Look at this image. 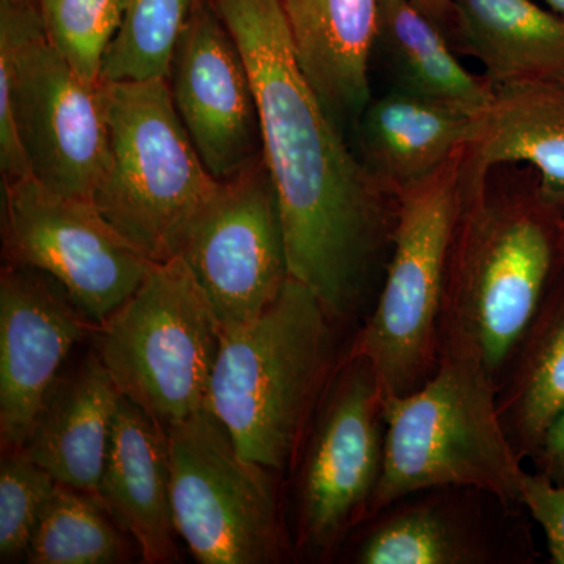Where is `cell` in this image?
Returning <instances> with one entry per match:
<instances>
[{
    "label": "cell",
    "instance_id": "cell-12",
    "mask_svg": "<svg viewBox=\"0 0 564 564\" xmlns=\"http://www.w3.org/2000/svg\"><path fill=\"white\" fill-rule=\"evenodd\" d=\"M524 505L474 485L415 489L370 514L339 558L352 564H533Z\"/></svg>",
    "mask_w": 564,
    "mask_h": 564
},
{
    "label": "cell",
    "instance_id": "cell-16",
    "mask_svg": "<svg viewBox=\"0 0 564 564\" xmlns=\"http://www.w3.org/2000/svg\"><path fill=\"white\" fill-rule=\"evenodd\" d=\"M98 499L139 544L144 563L180 562L165 429L121 395Z\"/></svg>",
    "mask_w": 564,
    "mask_h": 564
},
{
    "label": "cell",
    "instance_id": "cell-24",
    "mask_svg": "<svg viewBox=\"0 0 564 564\" xmlns=\"http://www.w3.org/2000/svg\"><path fill=\"white\" fill-rule=\"evenodd\" d=\"M124 530L95 497L57 484L32 534L31 564H117L131 560Z\"/></svg>",
    "mask_w": 564,
    "mask_h": 564
},
{
    "label": "cell",
    "instance_id": "cell-14",
    "mask_svg": "<svg viewBox=\"0 0 564 564\" xmlns=\"http://www.w3.org/2000/svg\"><path fill=\"white\" fill-rule=\"evenodd\" d=\"M169 84L182 124L215 180H232L263 158L247 63L209 0L193 3Z\"/></svg>",
    "mask_w": 564,
    "mask_h": 564
},
{
    "label": "cell",
    "instance_id": "cell-23",
    "mask_svg": "<svg viewBox=\"0 0 564 564\" xmlns=\"http://www.w3.org/2000/svg\"><path fill=\"white\" fill-rule=\"evenodd\" d=\"M377 46L395 88L480 117L492 102L494 85L464 68L447 33L410 0H380Z\"/></svg>",
    "mask_w": 564,
    "mask_h": 564
},
{
    "label": "cell",
    "instance_id": "cell-6",
    "mask_svg": "<svg viewBox=\"0 0 564 564\" xmlns=\"http://www.w3.org/2000/svg\"><path fill=\"white\" fill-rule=\"evenodd\" d=\"M467 148V147H466ZM464 150L399 193L391 259L372 313L352 337L388 399L422 388L440 366L452 240L463 203Z\"/></svg>",
    "mask_w": 564,
    "mask_h": 564
},
{
    "label": "cell",
    "instance_id": "cell-4",
    "mask_svg": "<svg viewBox=\"0 0 564 564\" xmlns=\"http://www.w3.org/2000/svg\"><path fill=\"white\" fill-rule=\"evenodd\" d=\"M98 91L107 161L91 202L151 262L177 258L221 182L185 131L169 79L102 80Z\"/></svg>",
    "mask_w": 564,
    "mask_h": 564
},
{
    "label": "cell",
    "instance_id": "cell-2",
    "mask_svg": "<svg viewBox=\"0 0 564 564\" xmlns=\"http://www.w3.org/2000/svg\"><path fill=\"white\" fill-rule=\"evenodd\" d=\"M564 276V215L530 166L503 163L464 180L452 240L440 359H454L499 389L511 356Z\"/></svg>",
    "mask_w": 564,
    "mask_h": 564
},
{
    "label": "cell",
    "instance_id": "cell-27",
    "mask_svg": "<svg viewBox=\"0 0 564 564\" xmlns=\"http://www.w3.org/2000/svg\"><path fill=\"white\" fill-rule=\"evenodd\" d=\"M57 481L22 452H3L0 464V560H25L41 511Z\"/></svg>",
    "mask_w": 564,
    "mask_h": 564
},
{
    "label": "cell",
    "instance_id": "cell-25",
    "mask_svg": "<svg viewBox=\"0 0 564 564\" xmlns=\"http://www.w3.org/2000/svg\"><path fill=\"white\" fill-rule=\"evenodd\" d=\"M195 0H128L104 58L101 82L169 79Z\"/></svg>",
    "mask_w": 564,
    "mask_h": 564
},
{
    "label": "cell",
    "instance_id": "cell-3",
    "mask_svg": "<svg viewBox=\"0 0 564 564\" xmlns=\"http://www.w3.org/2000/svg\"><path fill=\"white\" fill-rule=\"evenodd\" d=\"M355 334L292 276L261 315L223 329L207 408L245 458L291 470Z\"/></svg>",
    "mask_w": 564,
    "mask_h": 564
},
{
    "label": "cell",
    "instance_id": "cell-22",
    "mask_svg": "<svg viewBox=\"0 0 564 564\" xmlns=\"http://www.w3.org/2000/svg\"><path fill=\"white\" fill-rule=\"evenodd\" d=\"M496 400L516 454L530 459L564 410V276L519 340Z\"/></svg>",
    "mask_w": 564,
    "mask_h": 564
},
{
    "label": "cell",
    "instance_id": "cell-1",
    "mask_svg": "<svg viewBox=\"0 0 564 564\" xmlns=\"http://www.w3.org/2000/svg\"><path fill=\"white\" fill-rule=\"evenodd\" d=\"M209 2L250 73L291 276L336 321L359 329L383 285L399 195L345 143L296 62L280 0Z\"/></svg>",
    "mask_w": 564,
    "mask_h": 564
},
{
    "label": "cell",
    "instance_id": "cell-21",
    "mask_svg": "<svg viewBox=\"0 0 564 564\" xmlns=\"http://www.w3.org/2000/svg\"><path fill=\"white\" fill-rule=\"evenodd\" d=\"M452 3V44L485 66L494 87L564 70V13L533 0Z\"/></svg>",
    "mask_w": 564,
    "mask_h": 564
},
{
    "label": "cell",
    "instance_id": "cell-28",
    "mask_svg": "<svg viewBox=\"0 0 564 564\" xmlns=\"http://www.w3.org/2000/svg\"><path fill=\"white\" fill-rule=\"evenodd\" d=\"M521 502L530 518L543 529L552 564H564V485L540 473L522 478Z\"/></svg>",
    "mask_w": 564,
    "mask_h": 564
},
{
    "label": "cell",
    "instance_id": "cell-15",
    "mask_svg": "<svg viewBox=\"0 0 564 564\" xmlns=\"http://www.w3.org/2000/svg\"><path fill=\"white\" fill-rule=\"evenodd\" d=\"M57 281L6 265L0 278V441L20 451L66 356L93 325Z\"/></svg>",
    "mask_w": 564,
    "mask_h": 564
},
{
    "label": "cell",
    "instance_id": "cell-20",
    "mask_svg": "<svg viewBox=\"0 0 564 564\" xmlns=\"http://www.w3.org/2000/svg\"><path fill=\"white\" fill-rule=\"evenodd\" d=\"M478 117L393 88L372 99L358 120L362 161L399 195L436 173L477 135Z\"/></svg>",
    "mask_w": 564,
    "mask_h": 564
},
{
    "label": "cell",
    "instance_id": "cell-29",
    "mask_svg": "<svg viewBox=\"0 0 564 564\" xmlns=\"http://www.w3.org/2000/svg\"><path fill=\"white\" fill-rule=\"evenodd\" d=\"M530 462L534 473L545 475L556 485H564V410L545 430Z\"/></svg>",
    "mask_w": 564,
    "mask_h": 564
},
{
    "label": "cell",
    "instance_id": "cell-26",
    "mask_svg": "<svg viewBox=\"0 0 564 564\" xmlns=\"http://www.w3.org/2000/svg\"><path fill=\"white\" fill-rule=\"evenodd\" d=\"M128 0H36L44 36L74 73L98 87Z\"/></svg>",
    "mask_w": 564,
    "mask_h": 564
},
{
    "label": "cell",
    "instance_id": "cell-7",
    "mask_svg": "<svg viewBox=\"0 0 564 564\" xmlns=\"http://www.w3.org/2000/svg\"><path fill=\"white\" fill-rule=\"evenodd\" d=\"M96 332L118 391L163 429L206 410L223 326L180 256L152 263Z\"/></svg>",
    "mask_w": 564,
    "mask_h": 564
},
{
    "label": "cell",
    "instance_id": "cell-13",
    "mask_svg": "<svg viewBox=\"0 0 564 564\" xmlns=\"http://www.w3.org/2000/svg\"><path fill=\"white\" fill-rule=\"evenodd\" d=\"M180 258L202 285L223 329L261 315L291 280L280 196L265 159L220 191L196 220Z\"/></svg>",
    "mask_w": 564,
    "mask_h": 564
},
{
    "label": "cell",
    "instance_id": "cell-9",
    "mask_svg": "<svg viewBox=\"0 0 564 564\" xmlns=\"http://www.w3.org/2000/svg\"><path fill=\"white\" fill-rule=\"evenodd\" d=\"M386 421L384 470L370 514L440 485L480 486L521 502L524 462L500 421L496 389L473 367L441 358L422 388L388 399Z\"/></svg>",
    "mask_w": 564,
    "mask_h": 564
},
{
    "label": "cell",
    "instance_id": "cell-5",
    "mask_svg": "<svg viewBox=\"0 0 564 564\" xmlns=\"http://www.w3.org/2000/svg\"><path fill=\"white\" fill-rule=\"evenodd\" d=\"M98 87L47 43L36 0H0L3 182L32 176L52 192L91 199L107 161Z\"/></svg>",
    "mask_w": 564,
    "mask_h": 564
},
{
    "label": "cell",
    "instance_id": "cell-19",
    "mask_svg": "<svg viewBox=\"0 0 564 564\" xmlns=\"http://www.w3.org/2000/svg\"><path fill=\"white\" fill-rule=\"evenodd\" d=\"M293 52L333 120H359L372 101L370 61L380 0H280Z\"/></svg>",
    "mask_w": 564,
    "mask_h": 564
},
{
    "label": "cell",
    "instance_id": "cell-17",
    "mask_svg": "<svg viewBox=\"0 0 564 564\" xmlns=\"http://www.w3.org/2000/svg\"><path fill=\"white\" fill-rule=\"evenodd\" d=\"M120 400L109 370L91 352L76 369L58 375L20 452L57 484L98 499Z\"/></svg>",
    "mask_w": 564,
    "mask_h": 564
},
{
    "label": "cell",
    "instance_id": "cell-8",
    "mask_svg": "<svg viewBox=\"0 0 564 564\" xmlns=\"http://www.w3.org/2000/svg\"><path fill=\"white\" fill-rule=\"evenodd\" d=\"M386 404L372 364L350 347L289 470L296 558L334 562L372 513L384 470Z\"/></svg>",
    "mask_w": 564,
    "mask_h": 564
},
{
    "label": "cell",
    "instance_id": "cell-10",
    "mask_svg": "<svg viewBox=\"0 0 564 564\" xmlns=\"http://www.w3.org/2000/svg\"><path fill=\"white\" fill-rule=\"evenodd\" d=\"M174 529L202 564L296 558L278 473L245 458L206 410L165 429Z\"/></svg>",
    "mask_w": 564,
    "mask_h": 564
},
{
    "label": "cell",
    "instance_id": "cell-11",
    "mask_svg": "<svg viewBox=\"0 0 564 564\" xmlns=\"http://www.w3.org/2000/svg\"><path fill=\"white\" fill-rule=\"evenodd\" d=\"M7 265L46 273L101 325L150 272V259L126 240L91 199L61 195L33 177L3 182Z\"/></svg>",
    "mask_w": 564,
    "mask_h": 564
},
{
    "label": "cell",
    "instance_id": "cell-30",
    "mask_svg": "<svg viewBox=\"0 0 564 564\" xmlns=\"http://www.w3.org/2000/svg\"><path fill=\"white\" fill-rule=\"evenodd\" d=\"M410 2L423 11L426 17L432 18L436 24H440L452 41L455 22L454 3H452V0H410Z\"/></svg>",
    "mask_w": 564,
    "mask_h": 564
},
{
    "label": "cell",
    "instance_id": "cell-31",
    "mask_svg": "<svg viewBox=\"0 0 564 564\" xmlns=\"http://www.w3.org/2000/svg\"><path fill=\"white\" fill-rule=\"evenodd\" d=\"M552 10L558 11V13H564V0H544Z\"/></svg>",
    "mask_w": 564,
    "mask_h": 564
},
{
    "label": "cell",
    "instance_id": "cell-18",
    "mask_svg": "<svg viewBox=\"0 0 564 564\" xmlns=\"http://www.w3.org/2000/svg\"><path fill=\"white\" fill-rule=\"evenodd\" d=\"M503 163L533 169L544 198L564 215V70L494 87L464 151L463 177Z\"/></svg>",
    "mask_w": 564,
    "mask_h": 564
}]
</instances>
